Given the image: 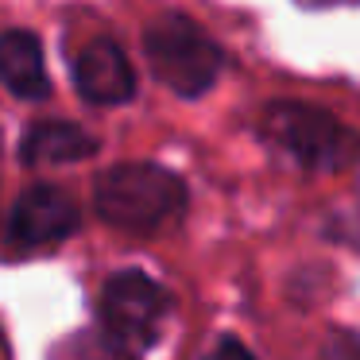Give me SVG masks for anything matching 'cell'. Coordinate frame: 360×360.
Returning <instances> with one entry per match:
<instances>
[{"label":"cell","instance_id":"cell-8","mask_svg":"<svg viewBox=\"0 0 360 360\" xmlns=\"http://www.w3.org/2000/svg\"><path fill=\"white\" fill-rule=\"evenodd\" d=\"M97 151V140L78 124H66V120H39L24 132L20 143V155L27 167H55V163H78L89 159Z\"/></svg>","mask_w":360,"mask_h":360},{"label":"cell","instance_id":"cell-9","mask_svg":"<svg viewBox=\"0 0 360 360\" xmlns=\"http://www.w3.org/2000/svg\"><path fill=\"white\" fill-rule=\"evenodd\" d=\"M329 360H360V337L352 333H333L329 337Z\"/></svg>","mask_w":360,"mask_h":360},{"label":"cell","instance_id":"cell-11","mask_svg":"<svg viewBox=\"0 0 360 360\" xmlns=\"http://www.w3.org/2000/svg\"><path fill=\"white\" fill-rule=\"evenodd\" d=\"M306 4H337V0H306Z\"/></svg>","mask_w":360,"mask_h":360},{"label":"cell","instance_id":"cell-4","mask_svg":"<svg viewBox=\"0 0 360 360\" xmlns=\"http://www.w3.org/2000/svg\"><path fill=\"white\" fill-rule=\"evenodd\" d=\"M101 318L117 349L140 352L163 333V321L171 318V295L143 271H117L105 283Z\"/></svg>","mask_w":360,"mask_h":360},{"label":"cell","instance_id":"cell-6","mask_svg":"<svg viewBox=\"0 0 360 360\" xmlns=\"http://www.w3.org/2000/svg\"><path fill=\"white\" fill-rule=\"evenodd\" d=\"M74 86L89 105H124L136 94V74L117 43L97 39L74 58Z\"/></svg>","mask_w":360,"mask_h":360},{"label":"cell","instance_id":"cell-2","mask_svg":"<svg viewBox=\"0 0 360 360\" xmlns=\"http://www.w3.org/2000/svg\"><path fill=\"white\" fill-rule=\"evenodd\" d=\"M143 55L151 74L179 97H202L225 66L221 47L182 12H167L143 27Z\"/></svg>","mask_w":360,"mask_h":360},{"label":"cell","instance_id":"cell-10","mask_svg":"<svg viewBox=\"0 0 360 360\" xmlns=\"http://www.w3.org/2000/svg\"><path fill=\"white\" fill-rule=\"evenodd\" d=\"M205 360H256V356H252V352L244 349V345L236 341V337H221V341L213 345V352H210Z\"/></svg>","mask_w":360,"mask_h":360},{"label":"cell","instance_id":"cell-3","mask_svg":"<svg viewBox=\"0 0 360 360\" xmlns=\"http://www.w3.org/2000/svg\"><path fill=\"white\" fill-rule=\"evenodd\" d=\"M259 136L271 143L275 151H283L287 159H295L298 167L310 171H333L345 167L349 155L356 151L349 128H341L326 109H314L302 101H275L259 117Z\"/></svg>","mask_w":360,"mask_h":360},{"label":"cell","instance_id":"cell-1","mask_svg":"<svg viewBox=\"0 0 360 360\" xmlns=\"http://www.w3.org/2000/svg\"><path fill=\"white\" fill-rule=\"evenodd\" d=\"M94 205L101 221L128 233H155L186 205V186L159 163H117L97 179Z\"/></svg>","mask_w":360,"mask_h":360},{"label":"cell","instance_id":"cell-7","mask_svg":"<svg viewBox=\"0 0 360 360\" xmlns=\"http://www.w3.org/2000/svg\"><path fill=\"white\" fill-rule=\"evenodd\" d=\"M0 82L8 86V94L24 97V101H39L51 94L47 66H43V47L32 32H4L0 35Z\"/></svg>","mask_w":360,"mask_h":360},{"label":"cell","instance_id":"cell-5","mask_svg":"<svg viewBox=\"0 0 360 360\" xmlns=\"http://www.w3.org/2000/svg\"><path fill=\"white\" fill-rule=\"evenodd\" d=\"M78 229V202L58 186H32L20 194L16 210H12L8 233L24 248H39V244H55Z\"/></svg>","mask_w":360,"mask_h":360}]
</instances>
